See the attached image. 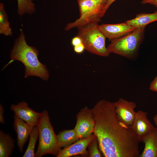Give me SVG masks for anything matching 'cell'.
Here are the masks:
<instances>
[{
  "instance_id": "27",
  "label": "cell",
  "mask_w": 157,
  "mask_h": 157,
  "mask_svg": "<svg viewBox=\"0 0 157 157\" xmlns=\"http://www.w3.org/2000/svg\"><path fill=\"white\" fill-rule=\"evenodd\" d=\"M116 0H106L104 9V12L105 13L110 6Z\"/></svg>"
},
{
  "instance_id": "6",
  "label": "cell",
  "mask_w": 157,
  "mask_h": 157,
  "mask_svg": "<svg viewBox=\"0 0 157 157\" xmlns=\"http://www.w3.org/2000/svg\"><path fill=\"white\" fill-rule=\"evenodd\" d=\"M94 126L92 109L85 106L76 115V123L74 129L79 139L87 138L93 134Z\"/></svg>"
},
{
  "instance_id": "7",
  "label": "cell",
  "mask_w": 157,
  "mask_h": 157,
  "mask_svg": "<svg viewBox=\"0 0 157 157\" xmlns=\"http://www.w3.org/2000/svg\"><path fill=\"white\" fill-rule=\"evenodd\" d=\"M113 103L119 119L127 125L131 126L134 121L136 113L135 111L136 107L135 103L120 98Z\"/></svg>"
},
{
  "instance_id": "8",
  "label": "cell",
  "mask_w": 157,
  "mask_h": 157,
  "mask_svg": "<svg viewBox=\"0 0 157 157\" xmlns=\"http://www.w3.org/2000/svg\"><path fill=\"white\" fill-rule=\"evenodd\" d=\"M10 109L15 115L25 121L30 125L34 127L37 126L41 116V113L36 112L30 108L25 101L17 104H12Z\"/></svg>"
},
{
  "instance_id": "19",
  "label": "cell",
  "mask_w": 157,
  "mask_h": 157,
  "mask_svg": "<svg viewBox=\"0 0 157 157\" xmlns=\"http://www.w3.org/2000/svg\"><path fill=\"white\" fill-rule=\"evenodd\" d=\"M78 2L80 15L98 8L103 9L104 11V6L99 4L94 0H86Z\"/></svg>"
},
{
  "instance_id": "12",
  "label": "cell",
  "mask_w": 157,
  "mask_h": 157,
  "mask_svg": "<svg viewBox=\"0 0 157 157\" xmlns=\"http://www.w3.org/2000/svg\"><path fill=\"white\" fill-rule=\"evenodd\" d=\"M13 126L17 135V143L20 152L23 151L24 145L27 141L33 128L15 115Z\"/></svg>"
},
{
  "instance_id": "29",
  "label": "cell",
  "mask_w": 157,
  "mask_h": 157,
  "mask_svg": "<svg viewBox=\"0 0 157 157\" xmlns=\"http://www.w3.org/2000/svg\"><path fill=\"white\" fill-rule=\"evenodd\" d=\"M153 119L157 128V114L154 117Z\"/></svg>"
},
{
  "instance_id": "21",
  "label": "cell",
  "mask_w": 157,
  "mask_h": 157,
  "mask_svg": "<svg viewBox=\"0 0 157 157\" xmlns=\"http://www.w3.org/2000/svg\"><path fill=\"white\" fill-rule=\"evenodd\" d=\"M88 149L89 157H101L102 156L101 151L99 149L98 141L96 137L90 142L88 146Z\"/></svg>"
},
{
  "instance_id": "13",
  "label": "cell",
  "mask_w": 157,
  "mask_h": 157,
  "mask_svg": "<svg viewBox=\"0 0 157 157\" xmlns=\"http://www.w3.org/2000/svg\"><path fill=\"white\" fill-rule=\"evenodd\" d=\"M144 147L140 157H157V128L145 136L142 142Z\"/></svg>"
},
{
  "instance_id": "28",
  "label": "cell",
  "mask_w": 157,
  "mask_h": 157,
  "mask_svg": "<svg viewBox=\"0 0 157 157\" xmlns=\"http://www.w3.org/2000/svg\"><path fill=\"white\" fill-rule=\"evenodd\" d=\"M96 2L99 4L105 6L106 4V0H94Z\"/></svg>"
},
{
  "instance_id": "30",
  "label": "cell",
  "mask_w": 157,
  "mask_h": 157,
  "mask_svg": "<svg viewBox=\"0 0 157 157\" xmlns=\"http://www.w3.org/2000/svg\"><path fill=\"white\" fill-rule=\"evenodd\" d=\"M77 0L78 2L79 1H83L86 0Z\"/></svg>"
},
{
  "instance_id": "14",
  "label": "cell",
  "mask_w": 157,
  "mask_h": 157,
  "mask_svg": "<svg viewBox=\"0 0 157 157\" xmlns=\"http://www.w3.org/2000/svg\"><path fill=\"white\" fill-rule=\"evenodd\" d=\"M79 140L74 129L62 131L56 135L57 144L60 148L67 147Z\"/></svg>"
},
{
  "instance_id": "4",
  "label": "cell",
  "mask_w": 157,
  "mask_h": 157,
  "mask_svg": "<svg viewBox=\"0 0 157 157\" xmlns=\"http://www.w3.org/2000/svg\"><path fill=\"white\" fill-rule=\"evenodd\" d=\"M37 126L39 130V142L35 157H41L46 154L57 156L61 148L57 144L56 135L51 122L48 112L41 113Z\"/></svg>"
},
{
  "instance_id": "25",
  "label": "cell",
  "mask_w": 157,
  "mask_h": 157,
  "mask_svg": "<svg viewBox=\"0 0 157 157\" xmlns=\"http://www.w3.org/2000/svg\"><path fill=\"white\" fill-rule=\"evenodd\" d=\"M141 3L142 4H151L157 8V0H142Z\"/></svg>"
},
{
  "instance_id": "23",
  "label": "cell",
  "mask_w": 157,
  "mask_h": 157,
  "mask_svg": "<svg viewBox=\"0 0 157 157\" xmlns=\"http://www.w3.org/2000/svg\"><path fill=\"white\" fill-rule=\"evenodd\" d=\"M82 43L81 39L77 35L74 37L72 40L71 43L74 47Z\"/></svg>"
},
{
  "instance_id": "18",
  "label": "cell",
  "mask_w": 157,
  "mask_h": 157,
  "mask_svg": "<svg viewBox=\"0 0 157 157\" xmlns=\"http://www.w3.org/2000/svg\"><path fill=\"white\" fill-rule=\"evenodd\" d=\"M0 33L6 36L12 34L8 16L4 9V4L2 3L0 4Z\"/></svg>"
},
{
  "instance_id": "10",
  "label": "cell",
  "mask_w": 157,
  "mask_h": 157,
  "mask_svg": "<svg viewBox=\"0 0 157 157\" xmlns=\"http://www.w3.org/2000/svg\"><path fill=\"white\" fill-rule=\"evenodd\" d=\"M147 113L139 110L136 112L135 119L131 127L140 142L146 135L153 131L156 127L147 117Z\"/></svg>"
},
{
  "instance_id": "24",
  "label": "cell",
  "mask_w": 157,
  "mask_h": 157,
  "mask_svg": "<svg viewBox=\"0 0 157 157\" xmlns=\"http://www.w3.org/2000/svg\"><path fill=\"white\" fill-rule=\"evenodd\" d=\"M85 49V47L83 43L74 47V51L77 53H82Z\"/></svg>"
},
{
  "instance_id": "3",
  "label": "cell",
  "mask_w": 157,
  "mask_h": 157,
  "mask_svg": "<svg viewBox=\"0 0 157 157\" xmlns=\"http://www.w3.org/2000/svg\"><path fill=\"white\" fill-rule=\"evenodd\" d=\"M145 27L137 28L131 33L111 41L107 47L108 53L129 59L135 58L144 38Z\"/></svg>"
},
{
  "instance_id": "5",
  "label": "cell",
  "mask_w": 157,
  "mask_h": 157,
  "mask_svg": "<svg viewBox=\"0 0 157 157\" xmlns=\"http://www.w3.org/2000/svg\"><path fill=\"white\" fill-rule=\"evenodd\" d=\"M78 29L77 36L81 39L85 49L99 56H109L105 44L106 38L99 29L97 23H91Z\"/></svg>"
},
{
  "instance_id": "17",
  "label": "cell",
  "mask_w": 157,
  "mask_h": 157,
  "mask_svg": "<svg viewBox=\"0 0 157 157\" xmlns=\"http://www.w3.org/2000/svg\"><path fill=\"white\" fill-rule=\"evenodd\" d=\"M39 134L38 126H35L30 135L28 144L23 157H35V148Z\"/></svg>"
},
{
  "instance_id": "11",
  "label": "cell",
  "mask_w": 157,
  "mask_h": 157,
  "mask_svg": "<svg viewBox=\"0 0 157 157\" xmlns=\"http://www.w3.org/2000/svg\"><path fill=\"white\" fill-rule=\"evenodd\" d=\"M96 138L93 133L89 137L79 139L72 144L61 149L57 157H69L78 155H86L90 142Z\"/></svg>"
},
{
  "instance_id": "9",
  "label": "cell",
  "mask_w": 157,
  "mask_h": 157,
  "mask_svg": "<svg viewBox=\"0 0 157 157\" xmlns=\"http://www.w3.org/2000/svg\"><path fill=\"white\" fill-rule=\"evenodd\" d=\"M99 27L106 37L111 41L131 33L137 28L126 22L116 24H102L99 25Z\"/></svg>"
},
{
  "instance_id": "26",
  "label": "cell",
  "mask_w": 157,
  "mask_h": 157,
  "mask_svg": "<svg viewBox=\"0 0 157 157\" xmlns=\"http://www.w3.org/2000/svg\"><path fill=\"white\" fill-rule=\"evenodd\" d=\"M4 109L3 106L0 105V122L2 124L5 123V120L4 118Z\"/></svg>"
},
{
  "instance_id": "1",
  "label": "cell",
  "mask_w": 157,
  "mask_h": 157,
  "mask_svg": "<svg viewBox=\"0 0 157 157\" xmlns=\"http://www.w3.org/2000/svg\"><path fill=\"white\" fill-rule=\"evenodd\" d=\"M91 109L93 133L104 157H140V140L131 126L119 119L113 102L101 100Z\"/></svg>"
},
{
  "instance_id": "20",
  "label": "cell",
  "mask_w": 157,
  "mask_h": 157,
  "mask_svg": "<svg viewBox=\"0 0 157 157\" xmlns=\"http://www.w3.org/2000/svg\"><path fill=\"white\" fill-rule=\"evenodd\" d=\"M33 0H17L18 14L22 16L26 13L30 15L33 13L35 9Z\"/></svg>"
},
{
  "instance_id": "22",
  "label": "cell",
  "mask_w": 157,
  "mask_h": 157,
  "mask_svg": "<svg viewBox=\"0 0 157 157\" xmlns=\"http://www.w3.org/2000/svg\"><path fill=\"white\" fill-rule=\"evenodd\" d=\"M149 89L151 91L157 92V75L151 82Z\"/></svg>"
},
{
  "instance_id": "15",
  "label": "cell",
  "mask_w": 157,
  "mask_h": 157,
  "mask_svg": "<svg viewBox=\"0 0 157 157\" xmlns=\"http://www.w3.org/2000/svg\"><path fill=\"white\" fill-rule=\"evenodd\" d=\"M157 21V11L151 13H143L136 15L135 17L126 21L129 25L136 28L144 27Z\"/></svg>"
},
{
  "instance_id": "2",
  "label": "cell",
  "mask_w": 157,
  "mask_h": 157,
  "mask_svg": "<svg viewBox=\"0 0 157 157\" xmlns=\"http://www.w3.org/2000/svg\"><path fill=\"white\" fill-rule=\"evenodd\" d=\"M38 50L26 43L22 30L19 37L15 40L11 51L10 58L12 60L22 62L25 67V78L36 76L46 81L49 74L46 66L39 60Z\"/></svg>"
},
{
  "instance_id": "16",
  "label": "cell",
  "mask_w": 157,
  "mask_h": 157,
  "mask_svg": "<svg viewBox=\"0 0 157 157\" xmlns=\"http://www.w3.org/2000/svg\"><path fill=\"white\" fill-rule=\"evenodd\" d=\"M15 147L14 141L9 134L0 131V157H8Z\"/></svg>"
}]
</instances>
